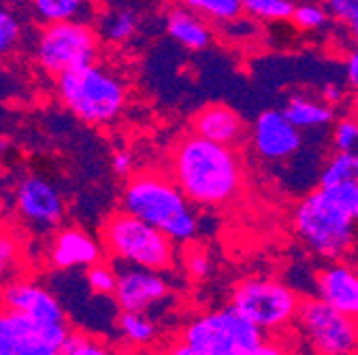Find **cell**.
Segmentation results:
<instances>
[{"label":"cell","mask_w":358,"mask_h":355,"mask_svg":"<svg viewBox=\"0 0 358 355\" xmlns=\"http://www.w3.org/2000/svg\"><path fill=\"white\" fill-rule=\"evenodd\" d=\"M169 174L190 202L201 209L233 204L245 186V168L237 147L209 141L196 132L173 145Z\"/></svg>","instance_id":"cell-1"},{"label":"cell","mask_w":358,"mask_h":355,"mask_svg":"<svg viewBox=\"0 0 358 355\" xmlns=\"http://www.w3.org/2000/svg\"><path fill=\"white\" fill-rule=\"evenodd\" d=\"M282 338L264 334L254 322L241 315L235 306L188 319L169 353L175 355H278L286 353Z\"/></svg>","instance_id":"cell-2"},{"label":"cell","mask_w":358,"mask_h":355,"mask_svg":"<svg viewBox=\"0 0 358 355\" xmlns=\"http://www.w3.org/2000/svg\"><path fill=\"white\" fill-rule=\"evenodd\" d=\"M122 209L156 226L177 245H190L199 234L194 204L171 179V174L158 170L130 174L122 192Z\"/></svg>","instance_id":"cell-3"},{"label":"cell","mask_w":358,"mask_h":355,"mask_svg":"<svg viewBox=\"0 0 358 355\" xmlns=\"http://www.w3.org/2000/svg\"><path fill=\"white\" fill-rule=\"evenodd\" d=\"M296 239L320 259H345L358 236L354 215L327 190L316 188L305 194L292 211Z\"/></svg>","instance_id":"cell-4"},{"label":"cell","mask_w":358,"mask_h":355,"mask_svg":"<svg viewBox=\"0 0 358 355\" xmlns=\"http://www.w3.org/2000/svg\"><path fill=\"white\" fill-rule=\"evenodd\" d=\"M60 103L87 126L113 123L128 105V87L120 75L92 62L56 77Z\"/></svg>","instance_id":"cell-5"},{"label":"cell","mask_w":358,"mask_h":355,"mask_svg":"<svg viewBox=\"0 0 358 355\" xmlns=\"http://www.w3.org/2000/svg\"><path fill=\"white\" fill-rule=\"evenodd\" d=\"M101 243L113 262L171 271L175 266V241L156 226L128 211H115L101 228Z\"/></svg>","instance_id":"cell-6"},{"label":"cell","mask_w":358,"mask_h":355,"mask_svg":"<svg viewBox=\"0 0 358 355\" xmlns=\"http://www.w3.org/2000/svg\"><path fill=\"white\" fill-rule=\"evenodd\" d=\"M303 298L284 281L273 277L241 279L231 294V306L254 322L264 334L282 338L294 332Z\"/></svg>","instance_id":"cell-7"},{"label":"cell","mask_w":358,"mask_h":355,"mask_svg":"<svg viewBox=\"0 0 358 355\" xmlns=\"http://www.w3.org/2000/svg\"><path fill=\"white\" fill-rule=\"evenodd\" d=\"M101 40L99 28L90 22L43 24L34 45V60L41 70L60 77L66 70L96 62Z\"/></svg>","instance_id":"cell-8"},{"label":"cell","mask_w":358,"mask_h":355,"mask_svg":"<svg viewBox=\"0 0 358 355\" xmlns=\"http://www.w3.org/2000/svg\"><path fill=\"white\" fill-rule=\"evenodd\" d=\"M294 332L307 345V351L320 355L358 353V317L331 306L318 296L303 298Z\"/></svg>","instance_id":"cell-9"},{"label":"cell","mask_w":358,"mask_h":355,"mask_svg":"<svg viewBox=\"0 0 358 355\" xmlns=\"http://www.w3.org/2000/svg\"><path fill=\"white\" fill-rule=\"evenodd\" d=\"M0 330L5 332L11 355H62L69 324H45L17 310L0 308Z\"/></svg>","instance_id":"cell-10"},{"label":"cell","mask_w":358,"mask_h":355,"mask_svg":"<svg viewBox=\"0 0 358 355\" xmlns=\"http://www.w3.org/2000/svg\"><path fill=\"white\" fill-rule=\"evenodd\" d=\"M248 141L254 153L264 162H284L303 147V130H299L284 109H266L250 126Z\"/></svg>","instance_id":"cell-11"},{"label":"cell","mask_w":358,"mask_h":355,"mask_svg":"<svg viewBox=\"0 0 358 355\" xmlns=\"http://www.w3.org/2000/svg\"><path fill=\"white\" fill-rule=\"evenodd\" d=\"M117 269V285L113 292L120 310L148 313V310L169 298V283L162 279L160 271L132 266L124 262H113Z\"/></svg>","instance_id":"cell-12"},{"label":"cell","mask_w":358,"mask_h":355,"mask_svg":"<svg viewBox=\"0 0 358 355\" xmlns=\"http://www.w3.org/2000/svg\"><path fill=\"white\" fill-rule=\"evenodd\" d=\"M15 206L26 224L41 230H52L64 219L62 194L52 181L36 174L26 176L17 186Z\"/></svg>","instance_id":"cell-13"},{"label":"cell","mask_w":358,"mask_h":355,"mask_svg":"<svg viewBox=\"0 0 358 355\" xmlns=\"http://www.w3.org/2000/svg\"><path fill=\"white\" fill-rule=\"evenodd\" d=\"M0 308L17 310L45 324H66V310L60 300L45 285L20 277L0 285Z\"/></svg>","instance_id":"cell-14"},{"label":"cell","mask_w":358,"mask_h":355,"mask_svg":"<svg viewBox=\"0 0 358 355\" xmlns=\"http://www.w3.org/2000/svg\"><path fill=\"white\" fill-rule=\"evenodd\" d=\"M318 188L337 198L358 221V151H333L320 170Z\"/></svg>","instance_id":"cell-15"},{"label":"cell","mask_w":358,"mask_h":355,"mask_svg":"<svg viewBox=\"0 0 358 355\" xmlns=\"http://www.w3.org/2000/svg\"><path fill=\"white\" fill-rule=\"evenodd\" d=\"M316 294L331 306L358 317V269L343 259L329 262L316 275Z\"/></svg>","instance_id":"cell-16"},{"label":"cell","mask_w":358,"mask_h":355,"mask_svg":"<svg viewBox=\"0 0 358 355\" xmlns=\"http://www.w3.org/2000/svg\"><path fill=\"white\" fill-rule=\"evenodd\" d=\"M103 243L79 228H64L60 230L50 249V264L58 271H73V269H87L103 259Z\"/></svg>","instance_id":"cell-17"},{"label":"cell","mask_w":358,"mask_h":355,"mask_svg":"<svg viewBox=\"0 0 358 355\" xmlns=\"http://www.w3.org/2000/svg\"><path fill=\"white\" fill-rule=\"evenodd\" d=\"M192 132L222 145L239 147L248 139L250 128L229 105H207L192 117Z\"/></svg>","instance_id":"cell-18"},{"label":"cell","mask_w":358,"mask_h":355,"mask_svg":"<svg viewBox=\"0 0 358 355\" xmlns=\"http://www.w3.org/2000/svg\"><path fill=\"white\" fill-rule=\"evenodd\" d=\"M166 32L177 45H182L190 52H203L213 43L211 22H207L203 15L190 11L182 5L169 11Z\"/></svg>","instance_id":"cell-19"},{"label":"cell","mask_w":358,"mask_h":355,"mask_svg":"<svg viewBox=\"0 0 358 355\" xmlns=\"http://www.w3.org/2000/svg\"><path fill=\"white\" fill-rule=\"evenodd\" d=\"M284 113L299 130H324L335 123L337 111L327 105L322 98H313L309 94H294L288 98Z\"/></svg>","instance_id":"cell-20"},{"label":"cell","mask_w":358,"mask_h":355,"mask_svg":"<svg viewBox=\"0 0 358 355\" xmlns=\"http://www.w3.org/2000/svg\"><path fill=\"white\" fill-rule=\"evenodd\" d=\"M30 7L41 24L90 22L94 17L90 0H30Z\"/></svg>","instance_id":"cell-21"},{"label":"cell","mask_w":358,"mask_h":355,"mask_svg":"<svg viewBox=\"0 0 358 355\" xmlns=\"http://www.w3.org/2000/svg\"><path fill=\"white\" fill-rule=\"evenodd\" d=\"M117 330L122 338L132 347H154L158 340V326L145 313H132L122 310L117 315Z\"/></svg>","instance_id":"cell-22"},{"label":"cell","mask_w":358,"mask_h":355,"mask_svg":"<svg viewBox=\"0 0 358 355\" xmlns=\"http://www.w3.org/2000/svg\"><path fill=\"white\" fill-rule=\"evenodd\" d=\"M99 22L101 38L105 43H111V45H124V43L132 40V36L139 30V15L132 9H113Z\"/></svg>","instance_id":"cell-23"},{"label":"cell","mask_w":358,"mask_h":355,"mask_svg":"<svg viewBox=\"0 0 358 355\" xmlns=\"http://www.w3.org/2000/svg\"><path fill=\"white\" fill-rule=\"evenodd\" d=\"M179 5L203 15L211 24H229L243 15L239 0H177Z\"/></svg>","instance_id":"cell-24"},{"label":"cell","mask_w":358,"mask_h":355,"mask_svg":"<svg viewBox=\"0 0 358 355\" xmlns=\"http://www.w3.org/2000/svg\"><path fill=\"white\" fill-rule=\"evenodd\" d=\"M333 15L324 3H313V0H303L294 5L290 24L301 32H322L333 24Z\"/></svg>","instance_id":"cell-25"},{"label":"cell","mask_w":358,"mask_h":355,"mask_svg":"<svg viewBox=\"0 0 358 355\" xmlns=\"http://www.w3.org/2000/svg\"><path fill=\"white\" fill-rule=\"evenodd\" d=\"M22 243L13 230L0 228V285L17 279L22 271Z\"/></svg>","instance_id":"cell-26"},{"label":"cell","mask_w":358,"mask_h":355,"mask_svg":"<svg viewBox=\"0 0 358 355\" xmlns=\"http://www.w3.org/2000/svg\"><path fill=\"white\" fill-rule=\"evenodd\" d=\"M243 15L258 22H290L294 0H239Z\"/></svg>","instance_id":"cell-27"},{"label":"cell","mask_w":358,"mask_h":355,"mask_svg":"<svg viewBox=\"0 0 358 355\" xmlns=\"http://www.w3.org/2000/svg\"><path fill=\"white\" fill-rule=\"evenodd\" d=\"M85 283L99 296H113L117 285V269L115 264H109L105 259L87 266L85 269Z\"/></svg>","instance_id":"cell-28"},{"label":"cell","mask_w":358,"mask_h":355,"mask_svg":"<svg viewBox=\"0 0 358 355\" xmlns=\"http://www.w3.org/2000/svg\"><path fill=\"white\" fill-rule=\"evenodd\" d=\"M105 353H109L105 342L87 330L71 328L62 347V355H105Z\"/></svg>","instance_id":"cell-29"},{"label":"cell","mask_w":358,"mask_h":355,"mask_svg":"<svg viewBox=\"0 0 358 355\" xmlns=\"http://www.w3.org/2000/svg\"><path fill=\"white\" fill-rule=\"evenodd\" d=\"M331 147L333 151H358V119L348 111L333 123Z\"/></svg>","instance_id":"cell-30"},{"label":"cell","mask_w":358,"mask_h":355,"mask_svg":"<svg viewBox=\"0 0 358 355\" xmlns=\"http://www.w3.org/2000/svg\"><path fill=\"white\" fill-rule=\"evenodd\" d=\"M22 40V24L9 9L0 7V58L15 52Z\"/></svg>","instance_id":"cell-31"},{"label":"cell","mask_w":358,"mask_h":355,"mask_svg":"<svg viewBox=\"0 0 358 355\" xmlns=\"http://www.w3.org/2000/svg\"><path fill=\"white\" fill-rule=\"evenodd\" d=\"M184 269L190 275V279L201 281V279H207L209 273H211V259L201 247L190 243V247H188V251L184 255Z\"/></svg>","instance_id":"cell-32"},{"label":"cell","mask_w":358,"mask_h":355,"mask_svg":"<svg viewBox=\"0 0 358 355\" xmlns=\"http://www.w3.org/2000/svg\"><path fill=\"white\" fill-rule=\"evenodd\" d=\"M343 77L350 90H358V43H352V47L345 52L343 58Z\"/></svg>","instance_id":"cell-33"},{"label":"cell","mask_w":358,"mask_h":355,"mask_svg":"<svg viewBox=\"0 0 358 355\" xmlns=\"http://www.w3.org/2000/svg\"><path fill=\"white\" fill-rule=\"evenodd\" d=\"M350 94H352L350 87H348V90H343V87H341L339 83H327V85L322 87V92H320V98H322L327 105H331V107L337 109V107H341V105L348 107Z\"/></svg>","instance_id":"cell-34"},{"label":"cell","mask_w":358,"mask_h":355,"mask_svg":"<svg viewBox=\"0 0 358 355\" xmlns=\"http://www.w3.org/2000/svg\"><path fill=\"white\" fill-rule=\"evenodd\" d=\"M132 166H134V158H132L130 151L120 149V151L113 153V158H111V168H113L115 174H120V176H130V174H132Z\"/></svg>","instance_id":"cell-35"},{"label":"cell","mask_w":358,"mask_h":355,"mask_svg":"<svg viewBox=\"0 0 358 355\" xmlns=\"http://www.w3.org/2000/svg\"><path fill=\"white\" fill-rule=\"evenodd\" d=\"M348 113L354 115L358 119V90H354L350 94V100H348Z\"/></svg>","instance_id":"cell-36"},{"label":"cell","mask_w":358,"mask_h":355,"mask_svg":"<svg viewBox=\"0 0 358 355\" xmlns=\"http://www.w3.org/2000/svg\"><path fill=\"white\" fill-rule=\"evenodd\" d=\"M0 355H11V347H9V340L5 336V332L0 330Z\"/></svg>","instance_id":"cell-37"},{"label":"cell","mask_w":358,"mask_h":355,"mask_svg":"<svg viewBox=\"0 0 358 355\" xmlns=\"http://www.w3.org/2000/svg\"><path fill=\"white\" fill-rule=\"evenodd\" d=\"M5 147H7V143H5V141H0V153H3V149H5Z\"/></svg>","instance_id":"cell-38"}]
</instances>
